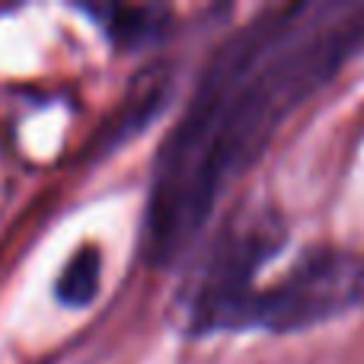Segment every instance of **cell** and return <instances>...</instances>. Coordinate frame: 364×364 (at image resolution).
<instances>
[{"mask_svg":"<svg viewBox=\"0 0 364 364\" xmlns=\"http://www.w3.org/2000/svg\"><path fill=\"white\" fill-rule=\"evenodd\" d=\"M361 51L358 0L272 6L240 26L205 64L160 144L144 218L147 262L173 265L186 256L233 179Z\"/></svg>","mask_w":364,"mask_h":364,"instance_id":"6da1fadb","label":"cell"},{"mask_svg":"<svg viewBox=\"0 0 364 364\" xmlns=\"http://www.w3.org/2000/svg\"><path fill=\"white\" fill-rule=\"evenodd\" d=\"M364 304V256L333 246L301 252L282 278L256 284L233 301L218 320L214 333L265 329L297 333L346 316Z\"/></svg>","mask_w":364,"mask_h":364,"instance_id":"7a4b0ae2","label":"cell"},{"mask_svg":"<svg viewBox=\"0 0 364 364\" xmlns=\"http://www.w3.org/2000/svg\"><path fill=\"white\" fill-rule=\"evenodd\" d=\"M90 16L100 19L115 48L125 51L164 42L173 29L170 10L164 6H90Z\"/></svg>","mask_w":364,"mask_h":364,"instance_id":"3957f363","label":"cell"},{"mask_svg":"<svg viewBox=\"0 0 364 364\" xmlns=\"http://www.w3.org/2000/svg\"><path fill=\"white\" fill-rule=\"evenodd\" d=\"M100 275H102V256L87 246V250L74 252L68 265H64L61 278H58V301L68 304V307H83V304L93 301V294L100 291Z\"/></svg>","mask_w":364,"mask_h":364,"instance_id":"277c9868","label":"cell"}]
</instances>
